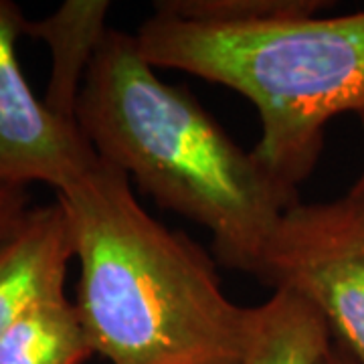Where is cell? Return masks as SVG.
Here are the masks:
<instances>
[{
	"instance_id": "1",
	"label": "cell",
	"mask_w": 364,
	"mask_h": 364,
	"mask_svg": "<svg viewBox=\"0 0 364 364\" xmlns=\"http://www.w3.org/2000/svg\"><path fill=\"white\" fill-rule=\"evenodd\" d=\"M75 119L97 156L160 207L203 225L225 265L257 277L284 191L184 87L158 77L134 35L107 28L79 90Z\"/></svg>"
},
{
	"instance_id": "2",
	"label": "cell",
	"mask_w": 364,
	"mask_h": 364,
	"mask_svg": "<svg viewBox=\"0 0 364 364\" xmlns=\"http://www.w3.org/2000/svg\"><path fill=\"white\" fill-rule=\"evenodd\" d=\"M79 261L77 312L109 364H239L249 308L207 253L150 217L105 160L57 195Z\"/></svg>"
},
{
	"instance_id": "3",
	"label": "cell",
	"mask_w": 364,
	"mask_h": 364,
	"mask_svg": "<svg viewBox=\"0 0 364 364\" xmlns=\"http://www.w3.org/2000/svg\"><path fill=\"white\" fill-rule=\"evenodd\" d=\"M134 37L154 69H178L247 97L261 126L251 154L296 196L322 152L328 122L364 114V11L253 26L152 14Z\"/></svg>"
},
{
	"instance_id": "4",
	"label": "cell",
	"mask_w": 364,
	"mask_h": 364,
	"mask_svg": "<svg viewBox=\"0 0 364 364\" xmlns=\"http://www.w3.org/2000/svg\"><path fill=\"white\" fill-rule=\"evenodd\" d=\"M257 277L312 304L334 342L364 364V215L348 196L296 200L277 225Z\"/></svg>"
},
{
	"instance_id": "5",
	"label": "cell",
	"mask_w": 364,
	"mask_h": 364,
	"mask_svg": "<svg viewBox=\"0 0 364 364\" xmlns=\"http://www.w3.org/2000/svg\"><path fill=\"white\" fill-rule=\"evenodd\" d=\"M26 18L0 0V182H45L65 193L100 160L77 122H67L35 97L16 55Z\"/></svg>"
},
{
	"instance_id": "6",
	"label": "cell",
	"mask_w": 364,
	"mask_h": 364,
	"mask_svg": "<svg viewBox=\"0 0 364 364\" xmlns=\"http://www.w3.org/2000/svg\"><path fill=\"white\" fill-rule=\"evenodd\" d=\"M73 257L71 229L59 200L31 208L23 227L0 243V338L33 304L65 291Z\"/></svg>"
},
{
	"instance_id": "7",
	"label": "cell",
	"mask_w": 364,
	"mask_h": 364,
	"mask_svg": "<svg viewBox=\"0 0 364 364\" xmlns=\"http://www.w3.org/2000/svg\"><path fill=\"white\" fill-rule=\"evenodd\" d=\"M107 11L109 2L105 0H69L45 21H26L25 35L43 39L51 47L53 67L45 105L67 122H77L79 90L107 33Z\"/></svg>"
},
{
	"instance_id": "8",
	"label": "cell",
	"mask_w": 364,
	"mask_h": 364,
	"mask_svg": "<svg viewBox=\"0 0 364 364\" xmlns=\"http://www.w3.org/2000/svg\"><path fill=\"white\" fill-rule=\"evenodd\" d=\"M332 342L330 328L312 304L275 289L265 304L249 308L239 364H320Z\"/></svg>"
},
{
	"instance_id": "9",
	"label": "cell",
	"mask_w": 364,
	"mask_h": 364,
	"mask_svg": "<svg viewBox=\"0 0 364 364\" xmlns=\"http://www.w3.org/2000/svg\"><path fill=\"white\" fill-rule=\"evenodd\" d=\"M91 354L77 306L65 291L33 304L0 338V364H83Z\"/></svg>"
},
{
	"instance_id": "10",
	"label": "cell",
	"mask_w": 364,
	"mask_h": 364,
	"mask_svg": "<svg viewBox=\"0 0 364 364\" xmlns=\"http://www.w3.org/2000/svg\"><path fill=\"white\" fill-rule=\"evenodd\" d=\"M324 0H156L154 14L210 26H253L316 16Z\"/></svg>"
},
{
	"instance_id": "11",
	"label": "cell",
	"mask_w": 364,
	"mask_h": 364,
	"mask_svg": "<svg viewBox=\"0 0 364 364\" xmlns=\"http://www.w3.org/2000/svg\"><path fill=\"white\" fill-rule=\"evenodd\" d=\"M31 213L25 186L0 182V243L13 237Z\"/></svg>"
},
{
	"instance_id": "12",
	"label": "cell",
	"mask_w": 364,
	"mask_h": 364,
	"mask_svg": "<svg viewBox=\"0 0 364 364\" xmlns=\"http://www.w3.org/2000/svg\"><path fill=\"white\" fill-rule=\"evenodd\" d=\"M320 364H358V363L352 358L350 352L340 346L338 342H332L330 350L326 352V356L322 358V363Z\"/></svg>"
},
{
	"instance_id": "13",
	"label": "cell",
	"mask_w": 364,
	"mask_h": 364,
	"mask_svg": "<svg viewBox=\"0 0 364 364\" xmlns=\"http://www.w3.org/2000/svg\"><path fill=\"white\" fill-rule=\"evenodd\" d=\"M358 117H360V124H363V130H364V114H360ZM346 196L350 198L356 207L363 210V215H364V170H363V174H360V178L354 182V186H352L350 193H348Z\"/></svg>"
}]
</instances>
